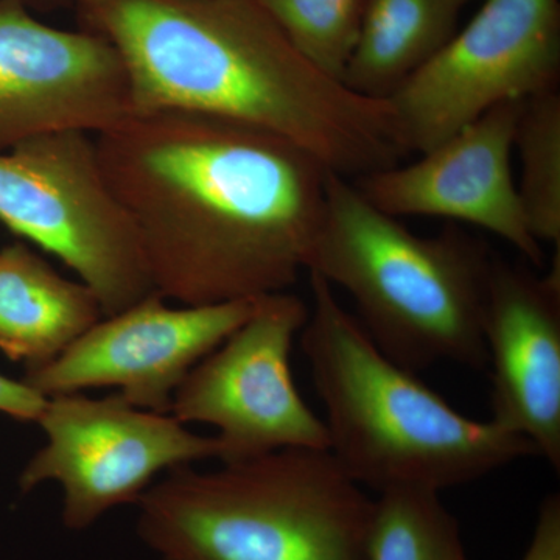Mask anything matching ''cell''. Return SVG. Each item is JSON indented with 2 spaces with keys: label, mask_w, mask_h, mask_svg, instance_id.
Here are the masks:
<instances>
[{
  "label": "cell",
  "mask_w": 560,
  "mask_h": 560,
  "mask_svg": "<svg viewBox=\"0 0 560 560\" xmlns=\"http://www.w3.org/2000/svg\"><path fill=\"white\" fill-rule=\"evenodd\" d=\"M301 348L326 410L329 452L361 488L442 492L536 448L490 420H475L386 357L315 272Z\"/></svg>",
  "instance_id": "obj_3"
},
{
  "label": "cell",
  "mask_w": 560,
  "mask_h": 560,
  "mask_svg": "<svg viewBox=\"0 0 560 560\" xmlns=\"http://www.w3.org/2000/svg\"><path fill=\"white\" fill-rule=\"evenodd\" d=\"M130 114L127 73L108 40L0 0V153L54 132L101 135Z\"/></svg>",
  "instance_id": "obj_11"
},
{
  "label": "cell",
  "mask_w": 560,
  "mask_h": 560,
  "mask_svg": "<svg viewBox=\"0 0 560 560\" xmlns=\"http://www.w3.org/2000/svg\"><path fill=\"white\" fill-rule=\"evenodd\" d=\"M559 0H485L388 98L401 145L425 153L501 103L558 90Z\"/></svg>",
  "instance_id": "obj_7"
},
{
  "label": "cell",
  "mask_w": 560,
  "mask_h": 560,
  "mask_svg": "<svg viewBox=\"0 0 560 560\" xmlns=\"http://www.w3.org/2000/svg\"><path fill=\"white\" fill-rule=\"evenodd\" d=\"M46 444L22 470L20 488L46 481L62 490L66 528L83 530L102 515L138 503L161 471L220 458L217 438L201 436L172 415L140 410L119 394L47 397L38 419Z\"/></svg>",
  "instance_id": "obj_8"
},
{
  "label": "cell",
  "mask_w": 560,
  "mask_h": 560,
  "mask_svg": "<svg viewBox=\"0 0 560 560\" xmlns=\"http://www.w3.org/2000/svg\"><path fill=\"white\" fill-rule=\"evenodd\" d=\"M119 54L131 114L179 110L241 121L298 143L350 178L399 164L388 101L313 68L259 0H79Z\"/></svg>",
  "instance_id": "obj_2"
},
{
  "label": "cell",
  "mask_w": 560,
  "mask_h": 560,
  "mask_svg": "<svg viewBox=\"0 0 560 560\" xmlns=\"http://www.w3.org/2000/svg\"><path fill=\"white\" fill-rule=\"evenodd\" d=\"M221 464L168 470L136 503L161 560H368L375 500L327 448Z\"/></svg>",
  "instance_id": "obj_5"
},
{
  "label": "cell",
  "mask_w": 560,
  "mask_h": 560,
  "mask_svg": "<svg viewBox=\"0 0 560 560\" xmlns=\"http://www.w3.org/2000/svg\"><path fill=\"white\" fill-rule=\"evenodd\" d=\"M308 307L290 291L256 311L189 372L172 400L179 422L215 427L221 463L282 451L327 448L324 420L302 399L291 372L294 338Z\"/></svg>",
  "instance_id": "obj_9"
},
{
  "label": "cell",
  "mask_w": 560,
  "mask_h": 560,
  "mask_svg": "<svg viewBox=\"0 0 560 560\" xmlns=\"http://www.w3.org/2000/svg\"><path fill=\"white\" fill-rule=\"evenodd\" d=\"M514 149L522 162L517 190L530 231L560 249V94L541 92L525 101Z\"/></svg>",
  "instance_id": "obj_17"
},
{
  "label": "cell",
  "mask_w": 560,
  "mask_h": 560,
  "mask_svg": "<svg viewBox=\"0 0 560 560\" xmlns=\"http://www.w3.org/2000/svg\"><path fill=\"white\" fill-rule=\"evenodd\" d=\"M103 318L83 282L61 276L25 243L0 249V352L36 370Z\"/></svg>",
  "instance_id": "obj_14"
},
{
  "label": "cell",
  "mask_w": 560,
  "mask_h": 560,
  "mask_svg": "<svg viewBox=\"0 0 560 560\" xmlns=\"http://www.w3.org/2000/svg\"><path fill=\"white\" fill-rule=\"evenodd\" d=\"M0 221L68 265L103 316L156 293L138 232L88 132L39 136L0 153Z\"/></svg>",
  "instance_id": "obj_6"
},
{
  "label": "cell",
  "mask_w": 560,
  "mask_h": 560,
  "mask_svg": "<svg viewBox=\"0 0 560 560\" xmlns=\"http://www.w3.org/2000/svg\"><path fill=\"white\" fill-rule=\"evenodd\" d=\"M257 302L172 307L150 294L116 315L103 316L60 357L22 382L40 396L119 388L140 410L171 415L184 378L256 311Z\"/></svg>",
  "instance_id": "obj_10"
},
{
  "label": "cell",
  "mask_w": 560,
  "mask_h": 560,
  "mask_svg": "<svg viewBox=\"0 0 560 560\" xmlns=\"http://www.w3.org/2000/svg\"><path fill=\"white\" fill-rule=\"evenodd\" d=\"M440 492L390 490L375 500L368 560H469Z\"/></svg>",
  "instance_id": "obj_16"
},
{
  "label": "cell",
  "mask_w": 560,
  "mask_h": 560,
  "mask_svg": "<svg viewBox=\"0 0 560 560\" xmlns=\"http://www.w3.org/2000/svg\"><path fill=\"white\" fill-rule=\"evenodd\" d=\"M259 2L301 57L342 83L359 43L366 0Z\"/></svg>",
  "instance_id": "obj_18"
},
{
  "label": "cell",
  "mask_w": 560,
  "mask_h": 560,
  "mask_svg": "<svg viewBox=\"0 0 560 560\" xmlns=\"http://www.w3.org/2000/svg\"><path fill=\"white\" fill-rule=\"evenodd\" d=\"M488 246L455 226L420 237L331 172L307 272L340 287L378 349L407 370L488 366Z\"/></svg>",
  "instance_id": "obj_4"
},
{
  "label": "cell",
  "mask_w": 560,
  "mask_h": 560,
  "mask_svg": "<svg viewBox=\"0 0 560 560\" xmlns=\"http://www.w3.org/2000/svg\"><path fill=\"white\" fill-rule=\"evenodd\" d=\"M94 139L165 300H260L307 271L331 172L298 143L179 110L130 114Z\"/></svg>",
  "instance_id": "obj_1"
},
{
  "label": "cell",
  "mask_w": 560,
  "mask_h": 560,
  "mask_svg": "<svg viewBox=\"0 0 560 560\" xmlns=\"http://www.w3.org/2000/svg\"><path fill=\"white\" fill-rule=\"evenodd\" d=\"M47 397L31 388L27 383L11 381L0 374V412L22 422H38Z\"/></svg>",
  "instance_id": "obj_20"
},
{
  "label": "cell",
  "mask_w": 560,
  "mask_h": 560,
  "mask_svg": "<svg viewBox=\"0 0 560 560\" xmlns=\"http://www.w3.org/2000/svg\"><path fill=\"white\" fill-rule=\"evenodd\" d=\"M522 560H560V497L541 501L539 517L528 550Z\"/></svg>",
  "instance_id": "obj_19"
},
{
  "label": "cell",
  "mask_w": 560,
  "mask_h": 560,
  "mask_svg": "<svg viewBox=\"0 0 560 560\" xmlns=\"http://www.w3.org/2000/svg\"><path fill=\"white\" fill-rule=\"evenodd\" d=\"M474 0H366L359 43L342 84L375 101H388L458 32Z\"/></svg>",
  "instance_id": "obj_15"
},
{
  "label": "cell",
  "mask_w": 560,
  "mask_h": 560,
  "mask_svg": "<svg viewBox=\"0 0 560 560\" xmlns=\"http://www.w3.org/2000/svg\"><path fill=\"white\" fill-rule=\"evenodd\" d=\"M492 420L560 470V250L550 271L493 259L485 313Z\"/></svg>",
  "instance_id": "obj_13"
},
{
  "label": "cell",
  "mask_w": 560,
  "mask_h": 560,
  "mask_svg": "<svg viewBox=\"0 0 560 560\" xmlns=\"http://www.w3.org/2000/svg\"><path fill=\"white\" fill-rule=\"evenodd\" d=\"M523 105L525 101L501 103L420 153L419 161L361 176L355 186L388 215L474 224L539 268L544 249L530 231L511 168Z\"/></svg>",
  "instance_id": "obj_12"
}]
</instances>
